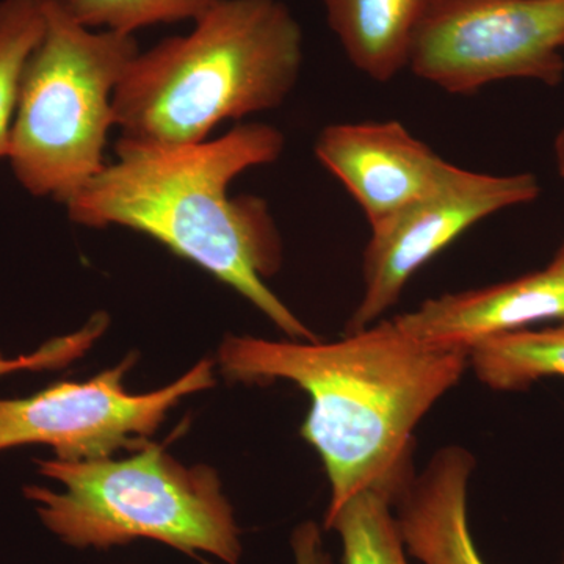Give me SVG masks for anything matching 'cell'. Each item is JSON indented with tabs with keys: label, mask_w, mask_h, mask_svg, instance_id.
Returning a JSON list of instances; mask_svg holds the SVG:
<instances>
[{
	"label": "cell",
	"mask_w": 564,
	"mask_h": 564,
	"mask_svg": "<svg viewBox=\"0 0 564 564\" xmlns=\"http://www.w3.org/2000/svg\"><path fill=\"white\" fill-rule=\"evenodd\" d=\"M470 350L419 343L378 321L336 343L228 336L218 350L232 381L288 380L310 395L302 436L332 488L325 518L373 489L392 505L415 477V429L469 369Z\"/></svg>",
	"instance_id": "obj_1"
},
{
	"label": "cell",
	"mask_w": 564,
	"mask_h": 564,
	"mask_svg": "<svg viewBox=\"0 0 564 564\" xmlns=\"http://www.w3.org/2000/svg\"><path fill=\"white\" fill-rule=\"evenodd\" d=\"M284 144L282 132L262 122L184 147L120 137L117 161L65 207L69 220L85 228L120 226L151 237L239 292L289 339L315 343L321 339L267 285L282 265L269 204L228 193L247 170L276 162Z\"/></svg>",
	"instance_id": "obj_2"
},
{
	"label": "cell",
	"mask_w": 564,
	"mask_h": 564,
	"mask_svg": "<svg viewBox=\"0 0 564 564\" xmlns=\"http://www.w3.org/2000/svg\"><path fill=\"white\" fill-rule=\"evenodd\" d=\"M303 52L302 28L280 0H218L191 33L133 58L115 90V128L140 143H203L223 121L278 109Z\"/></svg>",
	"instance_id": "obj_3"
},
{
	"label": "cell",
	"mask_w": 564,
	"mask_h": 564,
	"mask_svg": "<svg viewBox=\"0 0 564 564\" xmlns=\"http://www.w3.org/2000/svg\"><path fill=\"white\" fill-rule=\"evenodd\" d=\"M39 473L61 485L25 486L40 521L62 543L106 549L137 540L170 545L191 556L239 564L240 529L212 467H187L148 443L122 459H36Z\"/></svg>",
	"instance_id": "obj_4"
},
{
	"label": "cell",
	"mask_w": 564,
	"mask_h": 564,
	"mask_svg": "<svg viewBox=\"0 0 564 564\" xmlns=\"http://www.w3.org/2000/svg\"><path fill=\"white\" fill-rule=\"evenodd\" d=\"M44 18L7 161L31 195L66 204L106 169L115 90L140 47L135 35L85 28L63 0H44Z\"/></svg>",
	"instance_id": "obj_5"
},
{
	"label": "cell",
	"mask_w": 564,
	"mask_h": 564,
	"mask_svg": "<svg viewBox=\"0 0 564 564\" xmlns=\"http://www.w3.org/2000/svg\"><path fill=\"white\" fill-rule=\"evenodd\" d=\"M564 0H433L408 68L452 95L500 80L564 79Z\"/></svg>",
	"instance_id": "obj_6"
},
{
	"label": "cell",
	"mask_w": 564,
	"mask_h": 564,
	"mask_svg": "<svg viewBox=\"0 0 564 564\" xmlns=\"http://www.w3.org/2000/svg\"><path fill=\"white\" fill-rule=\"evenodd\" d=\"M133 362L131 355L85 383H57L24 399H0V452L50 445L62 462L137 452L180 400L215 386L214 362L204 359L159 391L131 393L124 380Z\"/></svg>",
	"instance_id": "obj_7"
},
{
	"label": "cell",
	"mask_w": 564,
	"mask_h": 564,
	"mask_svg": "<svg viewBox=\"0 0 564 564\" xmlns=\"http://www.w3.org/2000/svg\"><path fill=\"white\" fill-rule=\"evenodd\" d=\"M530 173L484 174L459 170L440 191L370 229L362 252V296L345 325L358 333L395 306L408 282L477 223L540 196Z\"/></svg>",
	"instance_id": "obj_8"
},
{
	"label": "cell",
	"mask_w": 564,
	"mask_h": 564,
	"mask_svg": "<svg viewBox=\"0 0 564 564\" xmlns=\"http://www.w3.org/2000/svg\"><path fill=\"white\" fill-rule=\"evenodd\" d=\"M314 152L361 207L370 229L440 191L462 170L397 121L326 126Z\"/></svg>",
	"instance_id": "obj_9"
},
{
	"label": "cell",
	"mask_w": 564,
	"mask_h": 564,
	"mask_svg": "<svg viewBox=\"0 0 564 564\" xmlns=\"http://www.w3.org/2000/svg\"><path fill=\"white\" fill-rule=\"evenodd\" d=\"M562 318L564 274L544 269L488 288L426 300L392 321L419 343L470 350L492 337Z\"/></svg>",
	"instance_id": "obj_10"
},
{
	"label": "cell",
	"mask_w": 564,
	"mask_h": 564,
	"mask_svg": "<svg viewBox=\"0 0 564 564\" xmlns=\"http://www.w3.org/2000/svg\"><path fill=\"white\" fill-rule=\"evenodd\" d=\"M475 458L459 445L432 456L393 503L408 555L422 564H486L469 525Z\"/></svg>",
	"instance_id": "obj_11"
},
{
	"label": "cell",
	"mask_w": 564,
	"mask_h": 564,
	"mask_svg": "<svg viewBox=\"0 0 564 564\" xmlns=\"http://www.w3.org/2000/svg\"><path fill=\"white\" fill-rule=\"evenodd\" d=\"M433 0H323L326 20L356 69L377 82L408 68L419 25Z\"/></svg>",
	"instance_id": "obj_12"
},
{
	"label": "cell",
	"mask_w": 564,
	"mask_h": 564,
	"mask_svg": "<svg viewBox=\"0 0 564 564\" xmlns=\"http://www.w3.org/2000/svg\"><path fill=\"white\" fill-rule=\"evenodd\" d=\"M543 329L502 334L470 348L469 367L492 391H525L543 378H564V318Z\"/></svg>",
	"instance_id": "obj_13"
},
{
	"label": "cell",
	"mask_w": 564,
	"mask_h": 564,
	"mask_svg": "<svg viewBox=\"0 0 564 564\" xmlns=\"http://www.w3.org/2000/svg\"><path fill=\"white\" fill-rule=\"evenodd\" d=\"M325 529L343 541V564H411L393 505L383 494L367 489L325 518Z\"/></svg>",
	"instance_id": "obj_14"
},
{
	"label": "cell",
	"mask_w": 564,
	"mask_h": 564,
	"mask_svg": "<svg viewBox=\"0 0 564 564\" xmlns=\"http://www.w3.org/2000/svg\"><path fill=\"white\" fill-rule=\"evenodd\" d=\"M44 24V0H0V161L9 158L22 76Z\"/></svg>",
	"instance_id": "obj_15"
},
{
	"label": "cell",
	"mask_w": 564,
	"mask_h": 564,
	"mask_svg": "<svg viewBox=\"0 0 564 564\" xmlns=\"http://www.w3.org/2000/svg\"><path fill=\"white\" fill-rule=\"evenodd\" d=\"M218 0H63L74 20L95 31L135 35L152 25L195 22Z\"/></svg>",
	"instance_id": "obj_16"
},
{
	"label": "cell",
	"mask_w": 564,
	"mask_h": 564,
	"mask_svg": "<svg viewBox=\"0 0 564 564\" xmlns=\"http://www.w3.org/2000/svg\"><path fill=\"white\" fill-rule=\"evenodd\" d=\"M109 322V315L98 313L76 333L47 340L31 355L6 358L0 351V377L21 372V370L61 369L68 366L90 350L93 344L106 333Z\"/></svg>",
	"instance_id": "obj_17"
},
{
	"label": "cell",
	"mask_w": 564,
	"mask_h": 564,
	"mask_svg": "<svg viewBox=\"0 0 564 564\" xmlns=\"http://www.w3.org/2000/svg\"><path fill=\"white\" fill-rule=\"evenodd\" d=\"M295 564H333L332 555L323 545L322 532L315 522H304L292 534Z\"/></svg>",
	"instance_id": "obj_18"
},
{
	"label": "cell",
	"mask_w": 564,
	"mask_h": 564,
	"mask_svg": "<svg viewBox=\"0 0 564 564\" xmlns=\"http://www.w3.org/2000/svg\"><path fill=\"white\" fill-rule=\"evenodd\" d=\"M554 158L556 172H558L560 176L564 177V126L562 131L556 133L555 137Z\"/></svg>",
	"instance_id": "obj_19"
},
{
	"label": "cell",
	"mask_w": 564,
	"mask_h": 564,
	"mask_svg": "<svg viewBox=\"0 0 564 564\" xmlns=\"http://www.w3.org/2000/svg\"><path fill=\"white\" fill-rule=\"evenodd\" d=\"M547 269L552 270V272L564 274V242L558 248V251L555 252L554 259L549 263Z\"/></svg>",
	"instance_id": "obj_20"
}]
</instances>
